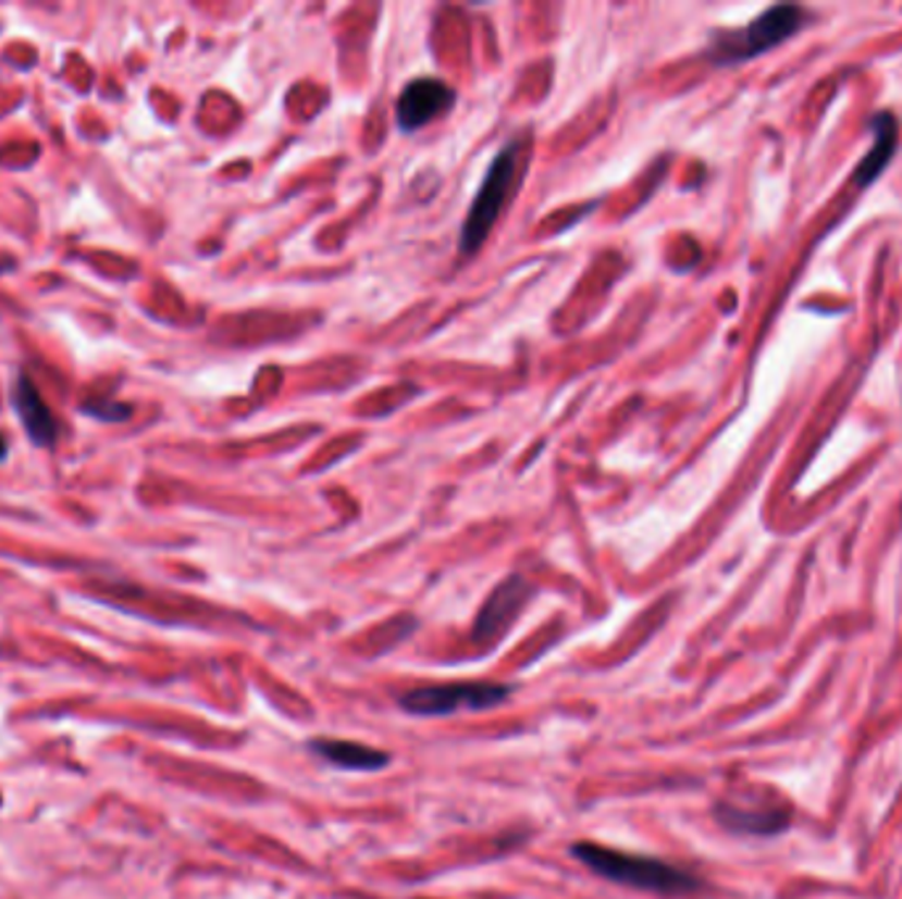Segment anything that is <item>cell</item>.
I'll return each instance as SVG.
<instances>
[{"label": "cell", "instance_id": "cell-2", "mask_svg": "<svg viewBox=\"0 0 902 899\" xmlns=\"http://www.w3.org/2000/svg\"><path fill=\"white\" fill-rule=\"evenodd\" d=\"M805 24V11L800 5L783 3L763 11L761 16L752 19L744 29H733L715 37L711 59L715 64H739L750 61L755 56L768 53L770 48L781 46L792 35H798Z\"/></svg>", "mask_w": 902, "mask_h": 899}, {"label": "cell", "instance_id": "cell-11", "mask_svg": "<svg viewBox=\"0 0 902 899\" xmlns=\"http://www.w3.org/2000/svg\"><path fill=\"white\" fill-rule=\"evenodd\" d=\"M83 411L90 417H98V420L120 422V420H127L133 409L124 407V404H114V402H98V404H85Z\"/></svg>", "mask_w": 902, "mask_h": 899}, {"label": "cell", "instance_id": "cell-8", "mask_svg": "<svg viewBox=\"0 0 902 899\" xmlns=\"http://www.w3.org/2000/svg\"><path fill=\"white\" fill-rule=\"evenodd\" d=\"M312 752L320 754L322 760H328L330 765L344 767V771H381L391 763V754L381 752L375 747L359 744V741H346V739H314Z\"/></svg>", "mask_w": 902, "mask_h": 899}, {"label": "cell", "instance_id": "cell-1", "mask_svg": "<svg viewBox=\"0 0 902 899\" xmlns=\"http://www.w3.org/2000/svg\"><path fill=\"white\" fill-rule=\"evenodd\" d=\"M576 860L591 867L596 876L607 882L631 886V889L655 891V895L681 897L700 889V878L683 867L665 863V860L646 858V854L620 852V849L596 845V841H578L570 847Z\"/></svg>", "mask_w": 902, "mask_h": 899}, {"label": "cell", "instance_id": "cell-4", "mask_svg": "<svg viewBox=\"0 0 902 899\" xmlns=\"http://www.w3.org/2000/svg\"><path fill=\"white\" fill-rule=\"evenodd\" d=\"M509 697V686L472 680V684H441L420 686L399 699L409 715L444 717L459 710H489Z\"/></svg>", "mask_w": 902, "mask_h": 899}, {"label": "cell", "instance_id": "cell-3", "mask_svg": "<svg viewBox=\"0 0 902 899\" xmlns=\"http://www.w3.org/2000/svg\"><path fill=\"white\" fill-rule=\"evenodd\" d=\"M522 170L520 159V146L518 143H509L504 151L496 156L494 164L483 180L481 190H478L475 201H472L468 220L462 224V235H459V251L462 254H475L478 248L483 246V241L489 238L491 227L499 220L504 204L512 196V187L518 183V174Z\"/></svg>", "mask_w": 902, "mask_h": 899}, {"label": "cell", "instance_id": "cell-10", "mask_svg": "<svg viewBox=\"0 0 902 899\" xmlns=\"http://www.w3.org/2000/svg\"><path fill=\"white\" fill-rule=\"evenodd\" d=\"M729 832L752 834V836H776L789 826V817L781 813H744L737 808H718L715 813Z\"/></svg>", "mask_w": 902, "mask_h": 899}, {"label": "cell", "instance_id": "cell-5", "mask_svg": "<svg viewBox=\"0 0 902 899\" xmlns=\"http://www.w3.org/2000/svg\"><path fill=\"white\" fill-rule=\"evenodd\" d=\"M533 589L522 578H507L494 594L489 596V602L483 604V609L478 612L475 628H472V639L478 644H486L491 639H499L504 630L509 628V623L518 617V612L526 607V602L531 599Z\"/></svg>", "mask_w": 902, "mask_h": 899}, {"label": "cell", "instance_id": "cell-7", "mask_svg": "<svg viewBox=\"0 0 902 899\" xmlns=\"http://www.w3.org/2000/svg\"><path fill=\"white\" fill-rule=\"evenodd\" d=\"M14 409L33 443H37V446H51L55 435H59V424H55V417L27 374H18V380L14 383Z\"/></svg>", "mask_w": 902, "mask_h": 899}, {"label": "cell", "instance_id": "cell-12", "mask_svg": "<svg viewBox=\"0 0 902 899\" xmlns=\"http://www.w3.org/2000/svg\"><path fill=\"white\" fill-rule=\"evenodd\" d=\"M5 454H9V443H5L3 435H0V461L5 459Z\"/></svg>", "mask_w": 902, "mask_h": 899}, {"label": "cell", "instance_id": "cell-9", "mask_svg": "<svg viewBox=\"0 0 902 899\" xmlns=\"http://www.w3.org/2000/svg\"><path fill=\"white\" fill-rule=\"evenodd\" d=\"M870 127H874L876 140L855 170V183L863 187L876 183L885 174L887 164L894 156V148H898V122H894L892 114L881 111V114L874 116Z\"/></svg>", "mask_w": 902, "mask_h": 899}, {"label": "cell", "instance_id": "cell-6", "mask_svg": "<svg viewBox=\"0 0 902 899\" xmlns=\"http://www.w3.org/2000/svg\"><path fill=\"white\" fill-rule=\"evenodd\" d=\"M454 103V90L441 79L422 77L404 87L396 103V120L404 130H420Z\"/></svg>", "mask_w": 902, "mask_h": 899}]
</instances>
